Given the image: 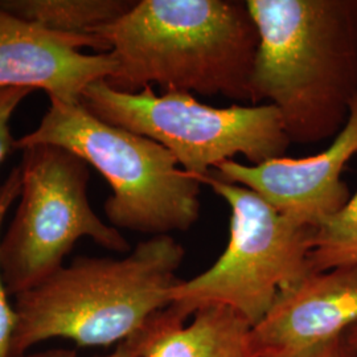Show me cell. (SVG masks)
Returning a JSON list of instances; mask_svg holds the SVG:
<instances>
[{"label":"cell","instance_id":"1","mask_svg":"<svg viewBox=\"0 0 357 357\" xmlns=\"http://www.w3.org/2000/svg\"><path fill=\"white\" fill-rule=\"evenodd\" d=\"M93 35L114 57L105 79L114 89L159 85L252 103L259 35L245 1L141 0Z\"/></svg>","mask_w":357,"mask_h":357},{"label":"cell","instance_id":"2","mask_svg":"<svg viewBox=\"0 0 357 357\" xmlns=\"http://www.w3.org/2000/svg\"><path fill=\"white\" fill-rule=\"evenodd\" d=\"M259 35L252 105L277 107L291 143L333 139L357 98V0H246Z\"/></svg>","mask_w":357,"mask_h":357},{"label":"cell","instance_id":"3","mask_svg":"<svg viewBox=\"0 0 357 357\" xmlns=\"http://www.w3.org/2000/svg\"><path fill=\"white\" fill-rule=\"evenodd\" d=\"M184 257L172 236L142 241L122 258L77 257L15 296L11 357L51 339L109 347L132 337L171 305Z\"/></svg>","mask_w":357,"mask_h":357},{"label":"cell","instance_id":"4","mask_svg":"<svg viewBox=\"0 0 357 357\" xmlns=\"http://www.w3.org/2000/svg\"><path fill=\"white\" fill-rule=\"evenodd\" d=\"M54 144L94 167L112 187L103 209L115 229L171 236L200 217L202 183L178 168L160 143L91 114L81 103L51 102L38 128L16 139V150Z\"/></svg>","mask_w":357,"mask_h":357},{"label":"cell","instance_id":"5","mask_svg":"<svg viewBox=\"0 0 357 357\" xmlns=\"http://www.w3.org/2000/svg\"><path fill=\"white\" fill-rule=\"evenodd\" d=\"M81 105L103 122L160 143L196 178L240 153L253 166L278 159L291 144L280 112L268 103L213 107L185 91L158 96L147 86L128 93L101 79L85 89Z\"/></svg>","mask_w":357,"mask_h":357},{"label":"cell","instance_id":"6","mask_svg":"<svg viewBox=\"0 0 357 357\" xmlns=\"http://www.w3.org/2000/svg\"><path fill=\"white\" fill-rule=\"evenodd\" d=\"M197 180L229 205V241L211 268L180 280L171 305L187 319L204 307H227L255 326L283 289L310 273L315 228L283 215L243 185L213 174Z\"/></svg>","mask_w":357,"mask_h":357},{"label":"cell","instance_id":"7","mask_svg":"<svg viewBox=\"0 0 357 357\" xmlns=\"http://www.w3.org/2000/svg\"><path fill=\"white\" fill-rule=\"evenodd\" d=\"M22 151L20 204L0 240V268L10 295L24 293L63 268L84 237L112 252H130L123 234L90 205L85 160L54 144Z\"/></svg>","mask_w":357,"mask_h":357},{"label":"cell","instance_id":"8","mask_svg":"<svg viewBox=\"0 0 357 357\" xmlns=\"http://www.w3.org/2000/svg\"><path fill=\"white\" fill-rule=\"evenodd\" d=\"M115 68L101 38L51 32L0 8V89L43 90L51 102L76 105Z\"/></svg>","mask_w":357,"mask_h":357},{"label":"cell","instance_id":"9","mask_svg":"<svg viewBox=\"0 0 357 357\" xmlns=\"http://www.w3.org/2000/svg\"><path fill=\"white\" fill-rule=\"evenodd\" d=\"M357 155V98L343 130L321 153L293 159L282 156L261 165L227 160L211 172L259 195L286 216L317 228L344 206L351 192L342 175Z\"/></svg>","mask_w":357,"mask_h":357},{"label":"cell","instance_id":"10","mask_svg":"<svg viewBox=\"0 0 357 357\" xmlns=\"http://www.w3.org/2000/svg\"><path fill=\"white\" fill-rule=\"evenodd\" d=\"M357 324V265L308 273L283 289L253 326L258 357H280L331 340Z\"/></svg>","mask_w":357,"mask_h":357},{"label":"cell","instance_id":"11","mask_svg":"<svg viewBox=\"0 0 357 357\" xmlns=\"http://www.w3.org/2000/svg\"><path fill=\"white\" fill-rule=\"evenodd\" d=\"M187 320L172 305L158 312L143 357H258L253 326L236 311L204 307Z\"/></svg>","mask_w":357,"mask_h":357},{"label":"cell","instance_id":"12","mask_svg":"<svg viewBox=\"0 0 357 357\" xmlns=\"http://www.w3.org/2000/svg\"><path fill=\"white\" fill-rule=\"evenodd\" d=\"M130 0H0V8L56 33L94 36L102 26L123 16Z\"/></svg>","mask_w":357,"mask_h":357},{"label":"cell","instance_id":"13","mask_svg":"<svg viewBox=\"0 0 357 357\" xmlns=\"http://www.w3.org/2000/svg\"><path fill=\"white\" fill-rule=\"evenodd\" d=\"M307 264L310 273L356 266L357 191L340 211L315 228Z\"/></svg>","mask_w":357,"mask_h":357},{"label":"cell","instance_id":"14","mask_svg":"<svg viewBox=\"0 0 357 357\" xmlns=\"http://www.w3.org/2000/svg\"><path fill=\"white\" fill-rule=\"evenodd\" d=\"M22 191V168L15 167L0 184V240L7 213ZM16 328V312L10 302V294L3 281L0 268V357H11L13 335Z\"/></svg>","mask_w":357,"mask_h":357},{"label":"cell","instance_id":"15","mask_svg":"<svg viewBox=\"0 0 357 357\" xmlns=\"http://www.w3.org/2000/svg\"><path fill=\"white\" fill-rule=\"evenodd\" d=\"M31 93L32 90L22 88L0 89V165L8 153L16 150V139L11 134V118Z\"/></svg>","mask_w":357,"mask_h":357},{"label":"cell","instance_id":"16","mask_svg":"<svg viewBox=\"0 0 357 357\" xmlns=\"http://www.w3.org/2000/svg\"><path fill=\"white\" fill-rule=\"evenodd\" d=\"M153 319L149 321V324L138 332L137 335H134L132 337H130L128 340L119 343L115 347L114 351L109 355L102 357H143V352L146 344L150 339V333H151V323ZM23 357H78L75 351H69V349H50L45 352H38L33 355H24Z\"/></svg>","mask_w":357,"mask_h":357},{"label":"cell","instance_id":"17","mask_svg":"<svg viewBox=\"0 0 357 357\" xmlns=\"http://www.w3.org/2000/svg\"><path fill=\"white\" fill-rule=\"evenodd\" d=\"M280 357H357V349L349 344L345 333H343L331 340Z\"/></svg>","mask_w":357,"mask_h":357},{"label":"cell","instance_id":"18","mask_svg":"<svg viewBox=\"0 0 357 357\" xmlns=\"http://www.w3.org/2000/svg\"><path fill=\"white\" fill-rule=\"evenodd\" d=\"M345 336H347V340L349 342V344L357 349V324L345 332Z\"/></svg>","mask_w":357,"mask_h":357}]
</instances>
